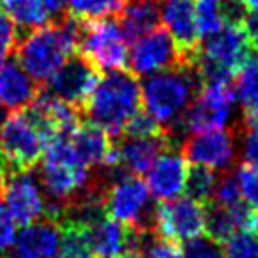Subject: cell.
Wrapping results in <instances>:
<instances>
[{"label": "cell", "mask_w": 258, "mask_h": 258, "mask_svg": "<svg viewBox=\"0 0 258 258\" xmlns=\"http://www.w3.org/2000/svg\"><path fill=\"white\" fill-rule=\"evenodd\" d=\"M40 184L48 198L46 218L57 220L67 203L76 200L93 184L91 167L76 152L69 133H57L42 154Z\"/></svg>", "instance_id": "obj_1"}, {"label": "cell", "mask_w": 258, "mask_h": 258, "mask_svg": "<svg viewBox=\"0 0 258 258\" xmlns=\"http://www.w3.org/2000/svg\"><path fill=\"white\" fill-rule=\"evenodd\" d=\"M82 27L84 21L69 16L64 21L32 29L17 44L16 61L34 82H48L57 69L78 49Z\"/></svg>", "instance_id": "obj_2"}, {"label": "cell", "mask_w": 258, "mask_h": 258, "mask_svg": "<svg viewBox=\"0 0 258 258\" xmlns=\"http://www.w3.org/2000/svg\"><path fill=\"white\" fill-rule=\"evenodd\" d=\"M202 80L190 63L146 76L141 86V105L165 131L178 127L194 97L202 89Z\"/></svg>", "instance_id": "obj_3"}, {"label": "cell", "mask_w": 258, "mask_h": 258, "mask_svg": "<svg viewBox=\"0 0 258 258\" xmlns=\"http://www.w3.org/2000/svg\"><path fill=\"white\" fill-rule=\"evenodd\" d=\"M91 123L105 129L110 137L121 135L127 121L141 110V84L127 71H110L99 78L84 103Z\"/></svg>", "instance_id": "obj_4"}, {"label": "cell", "mask_w": 258, "mask_h": 258, "mask_svg": "<svg viewBox=\"0 0 258 258\" xmlns=\"http://www.w3.org/2000/svg\"><path fill=\"white\" fill-rule=\"evenodd\" d=\"M250 53V44L241 25L224 23L215 32L203 36L202 46L188 63L196 69L202 84L230 82Z\"/></svg>", "instance_id": "obj_5"}, {"label": "cell", "mask_w": 258, "mask_h": 258, "mask_svg": "<svg viewBox=\"0 0 258 258\" xmlns=\"http://www.w3.org/2000/svg\"><path fill=\"white\" fill-rule=\"evenodd\" d=\"M106 215L133 230H152V196L139 175L120 173L105 182Z\"/></svg>", "instance_id": "obj_6"}, {"label": "cell", "mask_w": 258, "mask_h": 258, "mask_svg": "<svg viewBox=\"0 0 258 258\" xmlns=\"http://www.w3.org/2000/svg\"><path fill=\"white\" fill-rule=\"evenodd\" d=\"M48 135L27 110H17L0 123V156L10 169H32L42 160Z\"/></svg>", "instance_id": "obj_7"}, {"label": "cell", "mask_w": 258, "mask_h": 258, "mask_svg": "<svg viewBox=\"0 0 258 258\" xmlns=\"http://www.w3.org/2000/svg\"><path fill=\"white\" fill-rule=\"evenodd\" d=\"M127 38L118 21L110 17L84 21L78 42V49L84 59L95 67L97 71H121L125 69L129 57Z\"/></svg>", "instance_id": "obj_8"}, {"label": "cell", "mask_w": 258, "mask_h": 258, "mask_svg": "<svg viewBox=\"0 0 258 258\" xmlns=\"http://www.w3.org/2000/svg\"><path fill=\"white\" fill-rule=\"evenodd\" d=\"M235 91L230 82L203 84V88L194 97L188 110L178 123L180 131H209V129H226L235 116Z\"/></svg>", "instance_id": "obj_9"}, {"label": "cell", "mask_w": 258, "mask_h": 258, "mask_svg": "<svg viewBox=\"0 0 258 258\" xmlns=\"http://www.w3.org/2000/svg\"><path fill=\"white\" fill-rule=\"evenodd\" d=\"M205 205L194 202L188 196L161 202L154 209V235L173 243L192 241L205 234Z\"/></svg>", "instance_id": "obj_10"}, {"label": "cell", "mask_w": 258, "mask_h": 258, "mask_svg": "<svg viewBox=\"0 0 258 258\" xmlns=\"http://www.w3.org/2000/svg\"><path fill=\"white\" fill-rule=\"evenodd\" d=\"M127 64L135 76H152L161 71H169L184 64V57L165 29H154L133 40L129 48Z\"/></svg>", "instance_id": "obj_11"}, {"label": "cell", "mask_w": 258, "mask_h": 258, "mask_svg": "<svg viewBox=\"0 0 258 258\" xmlns=\"http://www.w3.org/2000/svg\"><path fill=\"white\" fill-rule=\"evenodd\" d=\"M2 203L17 224H31L46 217L48 198L44 194L40 178L32 169L16 171L2 192Z\"/></svg>", "instance_id": "obj_12"}, {"label": "cell", "mask_w": 258, "mask_h": 258, "mask_svg": "<svg viewBox=\"0 0 258 258\" xmlns=\"http://www.w3.org/2000/svg\"><path fill=\"white\" fill-rule=\"evenodd\" d=\"M237 148L232 131L209 129L192 133L182 145V156L188 163L213 171H226L234 163Z\"/></svg>", "instance_id": "obj_13"}, {"label": "cell", "mask_w": 258, "mask_h": 258, "mask_svg": "<svg viewBox=\"0 0 258 258\" xmlns=\"http://www.w3.org/2000/svg\"><path fill=\"white\" fill-rule=\"evenodd\" d=\"M99 82V71L82 55H71L48 80L53 97L73 106H84Z\"/></svg>", "instance_id": "obj_14"}, {"label": "cell", "mask_w": 258, "mask_h": 258, "mask_svg": "<svg viewBox=\"0 0 258 258\" xmlns=\"http://www.w3.org/2000/svg\"><path fill=\"white\" fill-rule=\"evenodd\" d=\"M84 230L86 245L93 258H118L127 250L141 249L146 232L133 230L110 217H103Z\"/></svg>", "instance_id": "obj_15"}, {"label": "cell", "mask_w": 258, "mask_h": 258, "mask_svg": "<svg viewBox=\"0 0 258 258\" xmlns=\"http://www.w3.org/2000/svg\"><path fill=\"white\" fill-rule=\"evenodd\" d=\"M188 169L190 167L182 152H177L173 146L163 148L145 171V184L150 196L158 202H171L178 198L184 192Z\"/></svg>", "instance_id": "obj_16"}, {"label": "cell", "mask_w": 258, "mask_h": 258, "mask_svg": "<svg viewBox=\"0 0 258 258\" xmlns=\"http://www.w3.org/2000/svg\"><path fill=\"white\" fill-rule=\"evenodd\" d=\"M173 146L169 133H161L156 137H127L123 135L120 143H114V160L112 167L106 171H116V173H127V175H141L145 173L150 163L156 160V156Z\"/></svg>", "instance_id": "obj_17"}, {"label": "cell", "mask_w": 258, "mask_h": 258, "mask_svg": "<svg viewBox=\"0 0 258 258\" xmlns=\"http://www.w3.org/2000/svg\"><path fill=\"white\" fill-rule=\"evenodd\" d=\"M160 19L180 49L184 63H188L202 40L196 19V0H165L163 8H160Z\"/></svg>", "instance_id": "obj_18"}, {"label": "cell", "mask_w": 258, "mask_h": 258, "mask_svg": "<svg viewBox=\"0 0 258 258\" xmlns=\"http://www.w3.org/2000/svg\"><path fill=\"white\" fill-rule=\"evenodd\" d=\"M63 243V226L53 218H40L17 234L12 258H55Z\"/></svg>", "instance_id": "obj_19"}, {"label": "cell", "mask_w": 258, "mask_h": 258, "mask_svg": "<svg viewBox=\"0 0 258 258\" xmlns=\"http://www.w3.org/2000/svg\"><path fill=\"white\" fill-rule=\"evenodd\" d=\"M69 137L73 141L76 152L80 154V158L91 169L95 167V169L106 171L112 167L114 141L105 129H101L91 121H86V123L80 121L69 133Z\"/></svg>", "instance_id": "obj_20"}, {"label": "cell", "mask_w": 258, "mask_h": 258, "mask_svg": "<svg viewBox=\"0 0 258 258\" xmlns=\"http://www.w3.org/2000/svg\"><path fill=\"white\" fill-rule=\"evenodd\" d=\"M38 95L36 82L32 80L17 61L0 64V108L2 110H25Z\"/></svg>", "instance_id": "obj_21"}, {"label": "cell", "mask_w": 258, "mask_h": 258, "mask_svg": "<svg viewBox=\"0 0 258 258\" xmlns=\"http://www.w3.org/2000/svg\"><path fill=\"white\" fill-rule=\"evenodd\" d=\"M252 217L254 213L247 203H239L234 207L211 205L205 215V234L213 241L224 243L239 230H252Z\"/></svg>", "instance_id": "obj_22"}, {"label": "cell", "mask_w": 258, "mask_h": 258, "mask_svg": "<svg viewBox=\"0 0 258 258\" xmlns=\"http://www.w3.org/2000/svg\"><path fill=\"white\" fill-rule=\"evenodd\" d=\"M120 27L127 40H137L143 34L160 27V6L154 0H127L120 12Z\"/></svg>", "instance_id": "obj_23"}, {"label": "cell", "mask_w": 258, "mask_h": 258, "mask_svg": "<svg viewBox=\"0 0 258 258\" xmlns=\"http://www.w3.org/2000/svg\"><path fill=\"white\" fill-rule=\"evenodd\" d=\"M0 12L16 23V27L32 31L49 21V12L44 0H0Z\"/></svg>", "instance_id": "obj_24"}, {"label": "cell", "mask_w": 258, "mask_h": 258, "mask_svg": "<svg viewBox=\"0 0 258 258\" xmlns=\"http://www.w3.org/2000/svg\"><path fill=\"white\" fill-rule=\"evenodd\" d=\"M235 99L245 110L258 105V59L249 57L235 73Z\"/></svg>", "instance_id": "obj_25"}, {"label": "cell", "mask_w": 258, "mask_h": 258, "mask_svg": "<svg viewBox=\"0 0 258 258\" xmlns=\"http://www.w3.org/2000/svg\"><path fill=\"white\" fill-rule=\"evenodd\" d=\"M127 0H69V14L80 21H97L118 16Z\"/></svg>", "instance_id": "obj_26"}, {"label": "cell", "mask_w": 258, "mask_h": 258, "mask_svg": "<svg viewBox=\"0 0 258 258\" xmlns=\"http://www.w3.org/2000/svg\"><path fill=\"white\" fill-rule=\"evenodd\" d=\"M217 171L194 165L192 169H188L184 194L194 202L205 205V203H209L213 200V194H215V188H217Z\"/></svg>", "instance_id": "obj_27"}, {"label": "cell", "mask_w": 258, "mask_h": 258, "mask_svg": "<svg viewBox=\"0 0 258 258\" xmlns=\"http://www.w3.org/2000/svg\"><path fill=\"white\" fill-rule=\"evenodd\" d=\"M224 258H258V234L252 230H239L230 235L222 247Z\"/></svg>", "instance_id": "obj_28"}, {"label": "cell", "mask_w": 258, "mask_h": 258, "mask_svg": "<svg viewBox=\"0 0 258 258\" xmlns=\"http://www.w3.org/2000/svg\"><path fill=\"white\" fill-rule=\"evenodd\" d=\"M196 19L202 38L222 27L224 23L220 17V0H196Z\"/></svg>", "instance_id": "obj_29"}, {"label": "cell", "mask_w": 258, "mask_h": 258, "mask_svg": "<svg viewBox=\"0 0 258 258\" xmlns=\"http://www.w3.org/2000/svg\"><path fill=\"white\" fill-rule=\"evenodd\" d=\"M55 258H93L86 245L82 228L63 226V243Z\"/></svg>", "instance_id": "obj_30"}, {"label": "cell", "mask_w": 258, "mask_h": 258, "mask_svg": "<svg viewBox=\"0 0 258 258\" xmlns=\"http://www.w3.org/2000/svg\"><path fill=\"white\" fill-rule=\"evenodd\" d=\"M234 175L239 186L243 203H247L249 207H258V167L241 163Z\"/></svg>", "instance_id": "obj_31"}, {"label": "cell", "mask_w": 258, "mask_h": 258, "mask_svg": "<svg viewBox=\"0 0 258 258\" xmlns=\"http://www.w3.org/2000/svg\"><path fill=\"white\" fill-rule=\"evenodd\" d=\"M141 258H182V250L178 249L177 243L161 239L158 235H150L148 232L143 237L141 249H139Z\"/></svg>", "instance_id": "obj_32"}, {"label": "cell", "mask_w": 258, "mask_h": 258, "mask_svg": "<svg viewBox=\"0 0 258 258\" xmlns=\"http://www.w3.org/2000/svg\"><path fill=\"white\" fill-rule=\"evenodd\" d=\"M213 202L215 205H222V207H234V205L243 203L234 173H224L222 177H218L217 188L213 194Z\"/></svg>", "instance_id": "obj_33"}, {"label": "cell", "mask_w": 258, "mask_h": 258, "mask_svg": "<svg viewBox=\"0 0 258 258\" xmlns=\"http://www.w3.org/2000/svg\"><path fill=\"white\" fill-rule=\"evenodd\" d=\"M161 133H165V129L161 127L160 123L154 120L150 114L141 112V110H139V112L127 121V125H125V129H123V133H121V135L146 139V137H156V135H161Z\"/></svg>", "instance_id": "obj_34"}, {"label": "cell", "mask_w": 258, "mask_h": 258, "mask_svg": "<svg viewBox=\"0 0 258 258\" xmlns=\"http://www.w3.org/2000/svg\"><path fill=\"white\" fill-rule=\"evenodd\" d=\"M19 44V32L16 23L4 12H0V64L6 63Z\"/></svg>", "instance_id": "obj_35"}, {"label": "cell", "mask_w": 258, "mask_h": 258, "mask_svg": "<svg viewBox=\"0 0 258 258\" xmlns=\"http://www.w3.org/2000/svg\"><path fill=\"white\" fill-rule=\"evenodd\" d=\"M182 258H224L222 249L217 241L211 237H196L192 241L184 243L182 249Z\"/></svg>", "instance_id": "obj_36"}, {"label": "cell", "mask_w": 258, "mask_h": 258, "mask_svg": "<svg viewBox=\"0 0 258 258\" xmlns=\"http://www.w3.org/2000/svg\"><path fill=\"white\" fill-rule=\"evenodd\" d=\"M16 237H17V222L10 215L6 205L0 202V256L14 247Z\"/></svg>", "instance_id": "obj_37"}, {"label": "cell", "mask_w": 258, "mask_h": 258, "mask_svg": "<svg viewBox=\"0 0 258 258\" xmlns=\"http://www.w3.org/2000/svg\"><path fill=\"white\" fill-rule=\"evenodd\" d=\"M241 160L252 167H258V131H247L241 139Z\"/></svg>", "instance_id": "obj_38"}, {"label": "cell", "mask_w": 258, "mask_h": 258, "mask_svg": "<svg viewBox=\"0 0 258 258\" xmlns=\"http://www.w3.org/2000/svg\"><path fill=\"white\" fill-rule=\"evenodd\" d=\"M243 31H245V36L249 40L250 48L258 49V12H250L249 16L243 19Z\"/></svg>", "instance_id": "obj_39"}, {"label": "cell", "mask_w": 258, "mask_h": 258, "mask_svg": "<svg viewBox=\"0 0 258 258\" xmlns=\"http://www.w3.org/2000/svg\"><path fill=\"white\" fill-rule=\"evenodd\" d=\"M44 4L51 17L63 14L64 10L69 8V0H44Z\"/></svg>", "instance_id": "obj_40"}, {"label": "cell", "mask_w": 258, "mask_h": 258, "mask_svg": "<svg viewBox=\"0 0 258 258\" xmlns=\"http://www.w3.org/2000/svg\"><path fill=\"white\" fill-rule=\"evenodd\" d=\"M245 125L250 131H258V105L250 110H245Z\"/></svg>", "instance_id": "obj_41"}, {"label": "cell", "mask_w": 258, "mask_h": 258, "mask_svg": "<svg viewBox=\"0 0 258 258\" xmlns=\"http://www.w3.org/2000/svg\"><path fill=\"white\" fill-rule=\"evenodd\" d=\"M8 177H10L8 163L2 160V156H0V194L4 192V186H6V182H8Z\"/></svg>", "instance_id": "obj_42"}, {"label": "cell", "mask_w": 258, "mask_h": 258, "mask_svg": "<svg viewBox=\"0 0 258 258\" xmlns=\"http://www.w3.org/2000/svg\"><path fill=\"white\" fill-rule=\"evenodd\" d=\"M245 10H249V12H258V0H239Z\"/></svg>", "instance_id": "obj_43"}, {"label": "cell", "mask_w": 258, "mask_h": 258, "mask_svg": "<svg viewBox=\"0 0 258 258\" xmlns=\"http://www.w3.org/2000/svg\"><path fill=\"white\" fill-rule=\"evenodd\" d=\"M118 258H141V254H139L137 250H127L125 254H121V256H118Z\"/></svg>", "instance_id": "obj_44"}, {"label": "cell", "mask_w": 258, "mask_h": 258, "mask_svg": "<svg viewBox=\"0 0 258 258\" xmlns=\"http://www.w3.org/2000/svg\"><path fill=\"white\" fill-rule=\"evenodd\" d=\"M252 232L258 234V211L254 213V217H252Z\"/></svg>", "instance_id": "obj_45"}, {"label": "cell", "mask_w": 258, "mask_h": 258, "mask_svg": "<svg viewBox=\"0 0 258 258\" xmlns=\"http://www.w3.org/2000/svg\"><path fill=\"white\" fill-rule=\"evenodd\" d=\"M154 2H161V0H154Z\"/></svg>", "instance_id": "obj_46"}, {"label": "cell", "mask_w": 258, "mask_h": 258, "mask_svg": "<svg viewBox=\"0 0 258 258\" xmlns=\"http://www.w3.org/2000/svg\"><path fill=\"white\" fill-rule=\"evenodd\" d=\"M0 258H4V256H0Z\"/></svg>", "instance_id": "obj_47"}]
</instances>
